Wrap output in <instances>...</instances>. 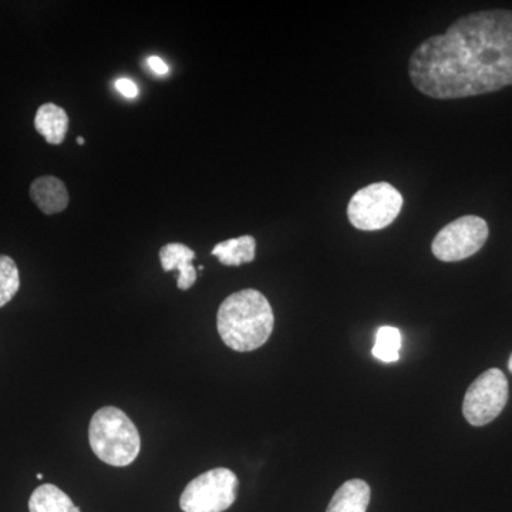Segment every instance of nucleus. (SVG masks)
Returning a JSON list of instances; mask_svg holds the SVG:
<instances>
[{
  "instance_id": "1a4fd4ad",
  "label": "nucleus",
  "mask_w": 512,
  "mask_h": 512,
  "mask_svg": "<svg viewBox=\"0 0 512 512\" xmlns=\"http://www.w3.org/2000/svg\"><path fill=\"white\" fill-rule=\"evenodd\" d=\"M30 198L40 211L46 215L59 214L69 205V192L59 178L46 175L37 178L30 185Z\"/></svg>"
},
{
  "instance_id": "9b49d317",
  "label": "nucleus",
  "mask_w": 512,
  "mask_h": 512,
  "mask_svg": "<svg viewBox=\"0 0 512 512\" xmlns=\"http://www.w3.org/2000/svg\"><path fill=\"white\" fill-rule=\"evenodd\" d=\"M370 487L363 480L346 481L333 495L326 512H366L370 503Z\"/></svg>"
},
{
  "instance_id": "6ab92c4d",
  "label": "nucleus",
  "mask_w": 512,
  "mask_h": 512,
  "mask_svg": "<svg viewBox=\"0 0 512 512\" xmlns=\"http://www.w3.org/2000/svg\"><path fill=\"white\" fill-rule=\"evenodd\" d=\"M77 143H79V144H80V146H83V144H84V138H83V137H79V138H77Z\"/></svg>"
},
{
  "instance_id": "ddd939ff",
  "label": "nucleus",
  "mask_w": 512,
  "mask_h": 512,
  "mask_svg": "<svg viewBox=\"0 0 512 512\" xmlns=\"http://www.w3.org/2000/svg\"><path fill=\"white\" fill-rule=\"evenodd\" d=\"M211 254L217 256L218 261L225 266H241L254 261L256 254V241L251 235L227 239L212 249Z\"/></svg>"
},
{
  "instance_id": "f257e3e1",
  "label": "nucleus",
  "mask_w": 512,
  "mask_h": 512,
  "mask_svg": "<svg viewBox=\"0 0 512 512\" xmlns=\"http://www.w3.org/2000/svg\"><path fill=\"white\" fill-rule=\"evenodd\" d=\"M409 76L420 93L436 100L512 86V10L470 13L424 40L410 56Z\"/></svg>"
},
{
  "instance_id": "423d86ee",
  "label": "nucleus",
  "mask_w": 512,
  "mask_h": 512,
  "mask_svg": "<svg viewBox=\"0 0 512 512\" xmlns=\"http://www.w3.org/2000/svg\"><path fill=\"white\" fill-rule=\"evenodd\" d=\"M490 229L483 218L464 215L441 229L431 244L439 261L458 262L476 255L487 242Z\"/></svg>"
},
{
  "instance_id": "dca6fc26",
  "label": "nucleus",
  "mask_w": 512,
  "mask_h": 512,
  "mask_svg": "<svg viewBox=\"0 0 512 512\" xmlns=\"http://www.w3.org/2000/svg\"><path fill=\"white\" fill-rule=\"evenodd\" d=\"M114 86H116V89L119 90L124 97H127V99H134V97L138 96V89L133 80L124 79L123 77V79L117 80Z\"/></svg>"
},
{
  "instance_id": "f3484780",
  "label": "nucleus",
  "mask_w": 512,
  "mask_h": 512,
  "mask_svg": "<svg viewBox=\"0 0 512 512\" xmlns=\"http://www.w3.org/2000/svg\"><path fill=\"white\" fill-rule=\"evenodd\" d=\"M147 63L148 66H150V69L153 70L154 73L158 74V76H164V74L170 72V69H168L167 64H165L163 60L160 59V57H148Z\"/></svg>"
},
{
  "instance_id": "6e6552de",
  "label": "nucleus",
  "mask_w": 512,
  "mask_h": 512,
  "mask_svg": "<svg viewBox=\"0 0 512 512\" xmlns=\"http://www.w3.org/2000/svg\"><path fill=\"white\" fill-rule=\"evenodd\" d=\"M195 252L180 242L164 245L160 249V262L164 272H178L177 286L180 291H188L197 281V269L192 265Z\"/></svg>"
},
{
  "instance_id": "7ed1b4c3",
  "label": "nucleus",
  "mask_w": 512,
  "mask_h": 512,
  "mask_svg": "<svg viewBox=\"0 0 512 512\" xmlns=\"http://www.w3.org/2000/svg\"><path fill=\"white\" fill-rule=\"evenodd\" d=\"M89 441L103 463L126 467L140 454L141 439L136 424L123 410L114 406L97 410L90 421Z\"/></svg>"
},
{
  "instance_id": "39448f33",
  "label": "nucleus",
  "mask_w": 512,
  "mask_h": 512,
  "mask_svg": "<svg viewBox=\"0 0 512 512\" xmlns=\"http://www.w3.org/2000/svg\"><path fill=\"white\" fill-rule=\"evenodd\" d=\"M238 477L228 468H214L191 481L180 497L184 512H224L238 497Z\"/></svg>"
},
{
  "instance_id": "f8f14e48",
  "label": "nucleus",
  "mask_w": 512,
  "mask_h": 512,
  "mask_svg": "<svg viewBox=\"0 0 512 512\" xmlns=\"http://www.w3.org/2000/svg\"><path fill=\"white\" fill-rule=\"evenodd\" d=\"M30 512H82L72 498L53 484L37 487L29 500Z\"/></svg>"
},
{
  "instance_id": "f03ea898",
  "label": "nucleus",
  "mask_w": 512,
  "mask_h": 512,
  "mask_svg": "<svg viewBox=\"0 0 512 512\" xmlns=\"http://www.w3.org/2000/svg\"><path fill=\"white\" fill-rule=\"evenodd\" d=\"M274 325L271 303L255 289L232 293L218 309V333L222 342L235 352L262 348L271 338Z\"/></svg>"
},
{
  "instance_id": "0eeeda50",
  "label": "nucleus",
  "mask_w": 512,
  "mask_h": 512,
  "mask_svg": "<svg viewBox=\"0 0 512 512\" xmlns=\"http://www.w3.org/2000/svg\"><path fill=\"white\" fill-rule=\"evenodd\" d=\"M507 402V377L500 369H490L477 377L467 390L463 414L471 426H485L500 416Z\"/></svg>"
},
{
  "instance_id": "a211bd4d",
  "label": "nucleus",
  "mask_w": 512,
  "mask_h": 512,
  "mask_svg": "<svg viewBox=\"0 0 512 512\" xmlns=\"http://www.w3.org/2000/svg\"><path fill=\"white\" fill-rule=\"evenodd\" d=\"M508 369H510V372L512 373V353L510 356V360H508Z\"/></svg>"
},
{
  "instance_id": "4468645a",
  "label": "nucleus",
  "mask_w": 512,
  "mask_h": 512,
  "mask_svg": "<svg viewBox=\"0 0 512 512\" xmlns=\"http://www.w3.org/2000/svg\"><path fill=\"white\" fill-rule=\"evenodd\" d=\"M402 349V332L394 326H382L376 333L373 356L383 363H394L400 359Z\"/></svg>"
},
{
  "instance_id": "20e7f679",
  "label": "nucleus",
  "mask_w": 512,
  "mask_h": 512,
  "mask_svg": "<svg viewBox=\"0 0 512 512\" xmlns=\"http://www.w3.org/2000/svg\"><path fill=\"white\" fill-rule=\"evenodd\" d=\"M402 207L403 195L392 184H370L350 198L348 218L360 231H380L393 224Z\"/></svg>"
},
{
  "instance_id": "9d476101",
  "label": "nucleus",
  "mask_w": 512,
  "mask_h": 512,
  "mask_svg": "<svg viewBox=\"0 0 512 512\" xmlns=\"http://www.w3.org/2000/svg\"><path fill=\"white\" fill-rule=\"evenodd\" d=\"M35 128L40 136L45 137L47 143L59 146L69 130V116L56 104H43L37 109Z\"/></svg>"
},
{
  "instance_id": "2eb2a0df",
  "label": "nucleus",
  "mask_w": 512,
  "mask_h": 512,
  "mask_svg": "<svg viewBox=\"0 0 512 512\" xmlns=\"http://www.w3.org/2000/svg\"><path fill=\"white\" fill-rule=\"evenodd\" d=\"M20 288L19 268L8 255H0V308L8 305Z\"/></svg>"
}]
</instances>
